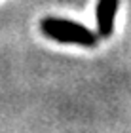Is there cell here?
Wrapping results in <instances>:
<instances>
[{
    "label": "cell",
    "mask_w": 131,
    "mask_h": 133,
    "mask_svg": "<svg viewBox=\"0 0 131 133\" xmlns=\"http://www.w3.org/2000/svg\"><path fill=\"white\" fill-rule=\"evenodd\" d=\"M118 8V0H99L97 4V29L101 36H110L114 25V14Z\"/></svg>",
    "instance_id": "obj_2"
},
{
    "label": "cell",
    "mask_w": 131,
    "mask_h": 133,
    "mask_svg": "<svg viewBox=\"0 0 131 133\" xmlns=\"http://www.w3.org/2000/svg\"><path fill=\"white\" fill-rule=\"evenodd\" d=\"M42 31L46 36L57 40V42H74L82 46H95V34L82 27L80 23L67 21V19H55V17H47L42 21Z\"/></svg>",
    "instance_id": "obj_1"
}]
</instances>
